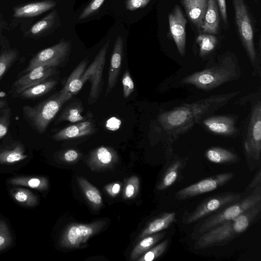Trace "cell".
<instances>
[{
    "label": "cell",
    "mask_w": 261,
    "mask_h": 261,
    "mask_svg": "<svg viewBox=\"0 0 261 261\" xmlns=\"http://www.w3.org/2000/svg\"><path fill=\"white\" fill-rule=\"evenodd\" d=\"M220 16L223 20L224 27L227 29L229 27L225 0H217Z\"/></svg>",
    "instance_id": "44"
},
{
    "label": "cell",
    "mask_w": 261,
    "mask_h": 261,
    "mask_svg": "<svg viewBox=\"0 0 261 261\" xmlns=\"http://www.w3.org/2000/svg\"><path fill=\"white\" fill-rule=\"evenodd\" d=\"M58 10H52L43 18L34 23L27 34L32 38H38L53 32L60 25Z\"/></svg>",
    "instance_id": "20"
},
{
    "label": "cell",
    "mask_w": 261,
    "mask_h": 261,
    "mask_svg": "<svg viewBox=\"0 0 261 261\" xmlns=\"http://www.w3.org/2000/svg\"><path fill=\"white\" fill-rule=\"evenodd\" d=\"M1 19H0V29H1Z\"/></svg>",
    "instance_id": "48"
},
{
    "label": "cell",
    "mask_w": 261,
    "mask_h": 261,
    "mask_svg": "<svg viewBox=\"0 0 261 261\" xmlns=\"http://www.w3.org/2000/svg\"><path fill=\"white\" fill-rule=\"evenodd\" d=\"M57 6L54 0H45L29 3L14 9L13 16L15 18H30L38 16Z\"/></svg>",
    "instance_id": "21"
},
{
    "label": "cell",
    "mask_w": 261,
    "mask_h": 261,
    "mask_svg": "<svg viewBox=\"0 0 261 261\" xmlns=\"http://www.w3.org/2000/svg\"><path fill=\"white\" fill-rule=\"evenodd\" d=\"M10 125V111L6 109L0 116V140L7 134Z\"/></svg>",
    "instance_id": "41"
},
{
    "label": "cell",
    "mask_w": 261,
    "mask_h": 261,
    "mask_svg": "<svg viewBox=\"0 0 261 261\" xmlns=\"http://www.w3.org/2000/svg\"><path fill=\"white\" fill-rule=\"evenodd\" d=\"M105 0H91L83 9L78 17L79 20L85 19L96 13Z\"/></svg>",
    "instance_id": "38"
},
{
    "label": "cell",
    "mask_w": 261,
    "mask_h": 261,
    "mask_svg": "<svg viewBox=\"0 0 261 261\" xmlns=\"http://www.w3.org/2000/svg\"><path fill=\"white\" fill-rule=\"evenodd\" d=\"M80 156L79 152L73 149H69L65 151L61 155L63 161L68 163H72L76 161Z\"/></svg>",
    "instance_id": "43"
},
{
    "label": "cell",
    "mask_w": 261,
    "mask_h": 261,
    "mask_svg": "<svg viewBox=\"0 0 261 261\" xmlns=\"http://www.w3.org/2000/svg\"><path fill=\"white\" fill-rule=\"evenodd\" d=\"M260 201V184L248 196L212 214L199 226L198 232L200 235L223 222L235 219Z\"/></svg>",
    "instance_id": "7"
},
{
    "label": "cell",
    "mask_w": 261,
    "mask_h": 261,
    "mask_svg": "<svg viewBox=\"0 0 261 261\" xmlns=\"http://www.w3.org/2000/svg\"><path fill=\"white\" fill-rule=\"evenodd\" d=\"M123 46L124 41L122 37L118 36L115 41L111 58L106 95L111 92L117 83L121 69Z\"/></svg>",
    "instance_id": "17"
},
{
    "label": "cell",
    "mask_w": 261,
    "mask_h": 261,
    "mask_svg": "<svg viewBox=\"0 0 261 261\" xmlns=\"http://www.w3.org/2000/svg\"><path fill=\"white\" fill-rule=\"evenodd\" d=\"M55 68L42 65L33 68L14 83L13 88L14 92L20 94L25 89L46 81L54 74Z\"/></svg>",
    "instance_id": "15"
},
{
    "label": "cell",
    "mask_w": 261,
    "mask_h": 261,
    "mask_svg": "<svg viewBox=\"0 0 261 261\" xmlns=\"http://www.w3.org/2000/svg\"><path fill=\"white\" fill-rule=\"evenodd\" d=\"M78 185L88 201L95 207H99L102 204V198L98 189L85 178L77 176Z\"/></svg>",
    "instance_id": "30"
},
{
    "label": "cell",
    "mask_w": 261,
    "mask_h": 261,
    "mask_svg": "<svg viewBox=\"0 0 261 261\" xmlns=\"http://www.w3.org/2000/svg\"><path fill=\"white\" fill-rule=\"evenodd\" d=\"M261 171L260 168H259L256 174H255L253 179L250 182L248 186L247 187L246 190H254L256 187L260 184L261 182Z\"/></svg>",
    "instance_id": "46"
},
{
    "label": "cell",
    "mask_w": 261,
    "mask_h": 261,
    "mask_svg": "<svg viewBox=\"0 0 261 261\" xmlns=\"http://www.w3.org/2000/svg\"><path fill=\"white\" fill-rule=\"evenodd\" d=\"M106 224L107 221L104 220L90 223H71L63 231L60 240V245L69 249L79 248Z\"/></svg>",
    "instance_id": "8"
},
{
    "label": "cell",
    "mask_w": 261,
    "mask_h": 261,
    "mask_svg": "<svg viewBox=\"0 0 261 261\" xmlns=\"http://www.w3.org/2000/svg\"><path fill=\"white\" fill-rule=\"evenodd\" d=\"M219 14L217 0H208L202 33L213 35L219 33L220 23Z\"/></svg>",
    "instance_id": "22"
},
{
    "label": "cell",
    "mask_w": 261,
    "mask_h": 261,
    "mask_svg": "<svg viewBox=\"0 0 261 261\" xmlns=\"http://www.w3.org/2000/svg\"><path fill=\"white\" fill-rule=\"evenodd\" d=\"M12 238L7 224L0 220V251L8 247L11 243Z\"/></svg>",
    "instance_id": "39"
},
{
    "label": "cell",
    "mask_w": 261,
    "mask_h": 261,
    "mask_svg": "<svg viewBox=\"0 0 261 261\" xmlns=\"http://www.w3.org/2000/svg\"><path fill=\"white\" fill-rule=\"evenodd\" d=\"M235 21L242 44L253 69V74L260 76V46L254 43V27L245 0H232Z\"/></svg>",
    "instance_id": "4"
},
{
    "label": "cell",
    "mask_w": 261,
    "mask_h": 261,
    "mask_svg": "<svg viewBox=\"0 0 261 261\" xmlns=\"http://www.w3.org/2000/svg\"><path fill=\"white\" fill-rule=\"evenodd\" d=\"M169 240L168 239L155 245L140 257L137 259V261H152L161 256L166 251L169 245Z\"/></svg>",
    "instance_id": "35"
},
{
    "label": "cell",
    "mask_w": 261,
    "mask_h": 261,
    "mask_svg": "<svg viewBox=\"0 0 261 261\" xmlns=\"http://www.w3.org/2000/svg\"><path fill=\"white\" fill-rule=\"evenodd\" d=\"M118 160L116 151L112 147L100 146L93 150L88 158V165L92 170L112 167Z\"/></svg>",
    "instance_id": "16"
},
{
    "label": "cell",
    "mask_w": 261,
    "mask_h": 261,
    "mask_svg": "<svg viewBox=\"0 0 261 261\" xmlns=\"http://www.w3.org/2000/svg\"><path fill=\"white\" fill-rule=\"evenodd\" d=\"M234 176L233 172L211 176L180 189L175 193V197L181 200L210 192L226 184Z\"/></svg>",
    "instance_id": "12"
},
{
    "label": "cell",
    "mask_w": 261,
    "mask_h": 261,
    "mask_svg": "<svg viewBox=\"0 0 261 261\" xmlns=\"http://www.w3.org/2000/svg\"><path fill=\"white\" fill-rule=\"evenodd\" d=\"M241 198V194L237 193H225L213 195L202 201L193 211L185 214L182 222L186 224L196 222Z\"/></svg>",
    "instance_id": "9"
},
{
    "label": "cell",
    "mask_w": 261,
    "mask_h": 261,
    "mask_svg": "<svg viewBox=\"0 0 261 261\" xmlns=\"http://www.w3.org/2000/svg\"><path fill=\"white\" fill-rule=\"evenodd\" d=\"M122 83L123 85V93L124 98L128 97L134 91V84L130 76L129 72L126 70L123 74Z\"/></svg>",
    "instance_id": "40"
},
{
    "label": "cell",
    "mask_w": 261,
    "mask_h": 261,
    "mask_svg": "<svg viewBox=\"0 0 261 261\" xmlns=\"http://www.w3.org/2000/svg\"><path fill=\"white\" fill-rule=\"evenodd\" d=\"M198 47V56L202 60H207L213 57L219 44V40L215 35L200 33L196 39Z\"/></svg>",
    "instance_id": "24"
},
{
    "label": "cell",
    "mask_w": 261,
    "mask_h": 261,
    "mask_svg": "<svg viewBox=\"0 0 261 261\" xmlns=\"http://www.w3.org/2000/svg\"><path fill=\"white\" fill-rule=\"evenodd\" d=\"M205 155L210 162L218 164H233L240 160L239 155L233 151L221 147L208 148Z\"/></svg>",
    "instance_id": "25"
},
{
    "label": "cell",
    "mask_w": 261,
    "mask_h": 261,
    "mask_svg": "<svg viewBox=\"0 0 261 261\" xmlns=\"http://www.w3.org/2000/svg\"><path fill=\"white\" fill-rule=\"evenodd\" d=\"M18 57L15 49H8L0 55V80Z\"/></svg>",
    "instance_id": "36"
},
{
    "label": "cell",
    "mask_w": 261,
    "mask_h": 261,
    "mask_svg": "<svg viewBox=\"0 0 261 261\" xmlns=\"http://www.w3.org/2000/svg\"><path fill=\"white\" fill-rule=\"evenodd\" d=\"M71 46L70 40L62 38L57 44L38 53L30 60L23 72L25 73L39 66H58L68 57Z\"/></svg>",
    "instance_id": "11"
},
{
    "label": "cell",
    "mask_w": 261,
    "mask_h": 261,
    "mask_svg": "<svg viewBox=\"0 0 261 261\" xmlns=\"http://www.w3.org/2000/svg\"><path fill=\"white\" fill-rule=\"evenodd\" d=\"M71 97V93L62 89L37 105L24 106L23 115L36 132L43 134L63 105Z\"/></svg>",
    "instance_id": "5"
},
{
    "label": "cell",
    "mask_w": 261,
    "mask_h": 261,
    "mask_svg": "<svg viewBox=\"0 0 261 261\" xmlns=\"http://www.w3.org/2000/svg\"><path fill=\"white\" fill-rule=\"evenodd\" d=\"M238 118V116L234 115L213 114L204 118L199 124L207 132L222 137H232L239 134L237 126Z\"/></svg>",
    "instance_id": "13"
},
{
    "label": "cell",
    "mask_w": 261,
    "mask_h": 261,
    "mask_svg": "<svg viewBox=\"0 0 261 261\" xmlns=\"http://www.w3.org/2000/svg\"><path fill=\"white\" fill-rule=\"evenodd\" d=\"M95 130L93 122L87 119L63 128L56 133L53 138L56 141L78 138L91 135Z\"/></svg>",
    "instance_id": "19"
},
{
    "label": "cell",
    "mask_w": 261,
    "mask_h": 261,
    "mask_svg": "<svg viewBox=\"0 0 261 261\" xmlns=\"http://www.w3.org/2000/svg\"><path fill=\"white\" fill-rule=\"evenodd\" d=\"M11 194L15 200L21 205L33 206L38 203V197L29 190L15 188L12 191Z\"/></svg>",
    "instance_id": "34"
},
{
    "label": "cell",
    "mask_w": 261,
    "mask_h": 261,
    "mask_svg": "<svg viewBox=\"0 0 261 261\" xmlns=\"http://www.w3.org/2000/svg\"><path fill=\"white\" fill-rule=\"evenodd\" d=\"M168 20L171 36L179 54L183 57L186 54V25L187 20L178 5L175 6L169 13Z\"/></svg>",
    "instance_id": "14"
},
{
    "label": "cell",
    "mask_w": 261,
    "mask_h": 261,
    "mask_svg": "<svg viewBox=\"0 0 261 261\" xmlns=\"http://www.w3.org/2000/svg\"><path fill=\"white\" fill-rule=\"evenodd\" d=\"M180 3L189 20L199 34L202 33L208 0H180Z\"/></svg>",
    "instance_id": "18"
},
{
    "label": "cell",
    "mask_w": 261,
    "mask_h": 261,
    "mask_svg": "<svg viewBox=\"0 0 261 261\" xmlns=\"http://www.w3.org/2000/svg\"><path fill=\"white\" fill-rule=\"evenodd\" d=\"M240 93L236 91L213 95L161 112L156 118L155 131L165 145H171L204 118L214 114L226 105Z\"/></svg>",
    "instance_id": "1"
},
{
    "label": "cell",
    "mask_w": 261,
    "mask_h": 261,
    "mask_svg": "<svg viewBox=\"0 0 261 261\" xmlns=\"http://www.w3.org/2000/svg\"><path fill=\"white\" fill-rule=\"evenodd\" d=\"M110 45V40H107L101 48L92 63L84 72L81 76V81L84 85L89 80L91 87L88 103L92 105L98 99L102 90V73L106 63V55Z\"/></svg>",
    "instance_id": "10"
},
{
    "label": "cell",
    "mask_w": 261,
    "mask_h": 261,
    "mask_svg": "<svg viewBox=\"0 0 261 261\" xmlns=\"http://www.w3.org/2000/svg\"><path fill=\"white\" fill-rule=\"evenodd\" d=\"M176 216L175 212H167L156 217L151 221L143 229L139 236V239L155 233L162 231L168 228L174 221Z\"/></svg>",
    "instance_id": "23"
},
{
    "label": "cell",
    "mask_w": 261,
    "mask_h": 261,
    "mask_svg": "<svg viewBox=\"0 0 261 261\" xmlns=\"http://www.w3.org/2000/svg\"><path fill=\"white\" fill-rule=\"evenodd\" d=\"M84 110V107L81 103H72L63 110L56 124L64 121H69L71 123H77L87 120V116L82 115Z\"/></svg>",
    "instance_id": "29"
},
{
    "label": "cell",
    "mask_w": 261,
    "mask_h": 261,
    "mask_svg": "<svg viewBox=\"0 0 261 261\" xmlns=\"http://www.w3.org/2000/svg\"><path fill=\"white\" fill-rule=\"evenodd\" d=\"M140 189V180L138 176L133 175L128 178L125 182L123 192L124 199H131L135 197Z\"/></svg>",
    "instance_id": "37"
},
{
    "label": "cell",
    "mask_w": 261,
    "mask_h": 261,
    "mask_svg": "<svg viewBox=\"0 0 261 261\" xmlns=\"http://www.w3.org/2000/svg\"><path fill=\"white\" fill-rule=\"evenodd\" d=\"M151 0H126V10L133 11L142 9L147 6Z\"/></svg>",
    "instance_id": "42"
},
{
    "label": "cell",
    "mask_w": 261,
    "mask_h": 261,
    "mask_svg": "<svg viewBox=\"0 0 261 261\" xmlns=\"http://www.w3.org/2000/svg\"><path fill=\"white\" fill-rule=\"evenodd\" d=\"M57 83V81L54 80H46L25 89L20 93V96L26 98L42 96L53 89Z\"/></svg>",
    "instance_id": "33"
},
{
    "label": "cell",
    "mask_w": 261,
    "mask_h": 261,
    "mask_svg": "<svg viewBox=\"0 0 261 261\" xmlns=\"http://www.w3.org/2000/svg\"><path fill=\"white\" fill-rule=\"evenodd\" d=\"M241 69L236 54L227 51L208 59L204 68L182 77L179 84L209 91L241 76Z\"/></svg>",
    "instance_id": "2"
},
{
    "label": "cell",
    "mask_w": 261,
    "mask_h": 261,
    "mask_svg": "<svg viewBox=\"0 0 261 261\" xmlns=\"http://www.w3.org/2000/svg\"><path fill=\"white\" fill-rule=\"evenodd\" d=\"M27 157L23 146L17 143L12 148L0 151V164H14L25 160Z\"/></svg>",
    "instance_id": "32"
},
{
    "label": "cell",
    "mask_w": 261,
    "mask_h": 261,
    "mask_svg": "<svg viewBox=\"0 0 261 261\" xmlns=\"http://www.w3.org/2000/svg\"><path fill=\"white\" fill-rule=\"evenodd\" d=\"M88 61L83 60L72 71L63 88L72 94H75L81 90L84 85L81 81V76L85 71Z\"/></svg>",
    "instance_id": "28"
},
{
    "label": "cell",
    "mask_w": 261,
    "mask_h": 261,
    "mask_svg": "<svg viewBox=\"0 0 261 261\" xmlns=\"http://www.w3.org/2000/svg\"><path fill=\"white\" fill-rule=\"evenodd\" d=\"M261 201L237 218L225 221L200 235L196 249L224 246L240 236L259 218Z\"/></svg>",
    "instance_id": "3"
},
{
    "label": "cell",
    "mask_w": 261,
    "mask_h": 261,
    "mask_svg": "<svg viewBox=\"0 0 261 261\" xmlns=\"http://www.w3.org/2000/svg\"><path fill=\"white\" fill-rule=\"evenodd\" d=\"M243 99L250 103L244 143L248 159L258 161L261 152V99L259 91L252 93Z\"/></svg>",
    "instance_id": "6"
},
{
    "label": "cell",
    "mask_w": 261,
    "mask_h": 261,
    "mask_svg": "<svg viewBox=\"0 0 261 261\" xmlns=\"http://www.w3.org/2000/svg\"><path fill=\"white\" fill-rule=\"evenodd\" d=\"M162 231L146 236L136 245L130 254V260H136L145 252L156 245L165 236Z\"/></svg>",
    "instance_id": "27"
},
{
    "label": "cell",
    "mask_w": 261,
    "mask_h": 261,
    "mask_svg": "<svg viewBox=\"0 0 261 261\" xmlns=\"http://www.w3.org/2000/svg\"><path fill=\"white\" fill-rule=\"evenodd\" d=\"M12 185L24 186L39 191L46 190L48 187L47 179L42 176L16 177L9 180Z\"/></svg>",
    "instance_id": "31"
},
{
    "label": "cell",
    "mask_w": 261,
    "mask_h": 261,
    "mask_svg": "<svg viewBox=\"0 0 261 261\" xmlns=\"http://www.w3.org/2000/svg\"><path fill=\"white\" fill-rule=\"evenodd\" d=\"M121 185L116 182L107 185L105 190L109 195L112 197L116 196L120 191Z\"/></svg>",
    "instance_id": "45"
},
{
    "label": "cell",
    "mask_w": 261,
    "mask_h": 261,
    "mask_svg": "<svg viewBox=\"0 0 261 261\" xmlns=\"http://www.w3.org/2000/svg\"><path fill=\"white\" fill-rule=\"evenodd\" d=\"M185 163L184 160L180 159L173 161L162 176L157 189L162 191L172 186L178 178Z\"/></svg>",
    "instance_id": "26"
},
{
    "label": "cell",
    "mask_w": 261,
    "mask_h": 261,
    "mask_svg": "<svg viewBox=\"0 0 261 261\" xmlns=\"http://www.w3.org/2000/svg\"><path fill=\"white\" fill-rule=\"evenodd\" d=\"M7 105V101L6 99L0 98V110L5 108Z\"/></svg>",
    "instance_id": "47"
}]
</instances>
